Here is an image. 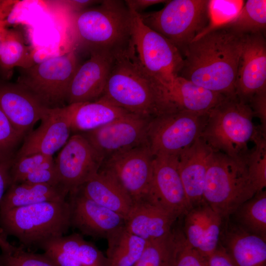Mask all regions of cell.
<instances>
[{"label": "cell", "mask_w": 266, "mask_h": 266, "mask_svg": "<svg viewBox=\"0 0 266 266\" xmlns=\"http://www.w3.org/2000/svg\"><path fill=\"white\" fill-rule=\"evenodd\" d=\"M231 216H233V222L246 231L266 238V190L257 192Z\"/></svg>", "instance_id": "obj_31"}, {"label": "cell", "mask_w": 266, "mask_h": 266, "mask_svg": "<svg viewBox=\"0 0 266 266\" xmlns=\"http://www.w3.org/2000/svg\"><path fill=\"white\" fill-rule=\"evenodd\" d=\"M250 178L257 192L266 187V135H261L245 159Z\"/></svg>", "instance_id": "obj_36"}, {"label": "cell", "mask_w": 266, "mask_h": 266, "mask_svg": "<svg viewBox=\"0 0 266 266\" xmlns=\"http://www.w3.org/2000/svg\"><path fill=\"white\" fill-rule=\"evenodd\" d=\"M1 266H57L43 253L27 251L20 246H14L10 252L0 254Z\"/></svg>", "instance_id": "obj_38"}, {"label": "cell", "mask_w": 266, "mask_h": 266, "mask_svg": "<svg viewBox=\"0 0 266 266\" xmlns=\"http://www.w3.org/2000/svg\"><path fill=\"white\" fill-rule=\"evenodd\" d=\"M208 0H167L162 9L138 13L142 22L172 43L182 56L208 23Z\"/></svg>", "instance_id": "obj_7"}, {"label": "cell", "mask_w": 266, "mask_h": 266, "mask_svg": "<svg viewBox=\"0 0 266 266\" xmlns=\"http://www.w3.org/2000/svg\"><path fill=\"white\" fill-rule=\"evenodd\" d=\"M183 216L185 240L206 259L219 244L225 219L204 200L192 206Z\"/></svg>", "instance_id": "obj_19"}, {"label": "cell", "mask_w": 266, "mask_h": 266, "mask_svg": "<svg viewBox=\"0 0 266 266\" xmlns=\"http://www.w3.org/2000/svg\"><path fill=\"white\" fill-rule=\"evenodd\" d=\"M176 232L148 242L142 255L133 266H173L176 247Z\"/></svg>", "instance_id": "obj_33"}, {"label": "cell", "mask_w": 266, "mask_h": 266, "mask_svg": "<svg viewBox=\"0 0 266 266\" xmlns=\"http://www.w3.org/2000/svg\"><path fill=\"white\" fill-rule=\"evenodd\" d=\"M150 120L129 113L96 129L81 133L103 160L147 143Z\"/></svg>", "instance_id": "obj_12"}, {"label": "cell", "mask_w": 266, "mask_h": 266, "mask_svg": "<svg viewBox=\"0 0 266 266\" xmlns=\"http://www.w3.org/2000/svg\"><path fill=\"white\" fill-rule=\"evenodd\" d=\"M167 1V0H128L125 1L130 9L138 13H140L141 10L150 6Z\"/></svg>", "instance_id": "obj_43"}, {"label": "cell", "mask_w": 266, "mask_h": 266, "mask_svg": "<svg viewBox=\"0 0 266 266\" xmlns=\"http://www.w3.org/2000/svg\"><path fill=\"white\" fill-rule=\"evenodd\" d=\"M77 51L49 58L25 68L17 83L32 92L47 107L65 106L70 82L79 65Z\"/></svg>", "instance_id": "obj_9"}, {"label": "cell", "mask_w": 266, "mask_h": 266, "mask_svg": "<svg viewBox=\"0 0 266 266\" xmlns=\"http://www.w3.org/2000/svg\"><path fill=\"white\" fill-rule=\"evenodd\" d=\"M0 266H1L0 265Z\"/></svg>", "instance_id": "obj_44"}, {"label": "cell", "mask_w": 266, "mask_h": 266, "mask_svg": "<svg viewBox=\"0 0 266 266\" xmlns=\"http://www.w3.org/2000/svg\"><path fill=\"white\" fill-rule=\"evenodd\" d=\"M54 162L60 184L69 194L99 171L103 160L81 133H75Z\"/></svg>", "instance_id": "obj_13"}, {"label": "cell", "mask_w": 266, "mask_h": 266, "mask_svg": "<svg viewBox=\"0 0 266 266\" xmlns=\"http://www.w3.org/2000/svg\"><path fill=\"white\" fill-rule=\"evenodd\" d=\"M253 112L237 96L225 97L207 113L200 137L214 151L245 160L249 144L263 133L253 123Z\"/></svg>", "instance_id": "obj_4"}, {"label": "cell", "mask_w": 266, "mask_h": 266, "mask_svg": "<svg viewBox=\"0 0 266 266\" xmlns=\"http://www.w3.org/2000/svg\"><path fill=\"white\" fill-rule=\"evenodd\" d=\"M71 120L70 104L48 108L40 126L25 136L15 158L38 153L53 156L70 138Z\"/></svg>", "instance_id": "obj_15"}, {"label": "cell", "mask_w": 266, "mask_h": 266, "mask_svg": "<svg viewBox=\"0 0 266 266\" xmlns=\"http://www.w3.org/2000/svg\"><path fill=\"white\" fill-rule=\"evenodd\" d=\"M177 218L146 200L133 203L125 219V228L147 242L163 238L173 231Z\"/></svg>", "instance_id": "obj_24"}, {"label": "cell", "mask_w": 266, "mask_h": 266, "mask_svg": "<svg viewBox=\"0 0 266 266\" xmlns=\"http://www.w3.org/2000/svg\"><path fill=\"white\" fill-rule=\"evenodd\" d=\"M69 193L61 185L20 183L7 189L0 201V211L46 201L67 200Z\"/></svg>", "instance_id": "obj_27"}, {"label": "cell", "mask_w": 266, "mask_h": 266, "mask_svg": "<svg viewBox=\"0 0 266 266\" xmlns=\"http://www.w3.org/2000/svg\"><path fill=\"white\" fill-rule=\"evenodd\" d=\"M28 53L17 33L5 29L0 38V67L4 72L16 66L30 67Z\"/></svg>", "instance_id": "obj_34"}, {"label": "cell", "mask_w": 266, "mask_h": 266, "mask_svg": "<svg viewBox=\"0 0 266 266\" xmlns=\"http://www.w3.org/2000/svg\"><path fill=\"white\" fill-rule=\"evenodd\" d=\"M13 161L0 163V201L11 185L10 168Z\"/></svg>", "instance_id": "obj_42"}, {"label": "cell", "mask_w": 266, "mask_h": 266, "mask_svg": "<svg viewBox=\"0 0 266 266\" xmlns=\"http://www.w3.org/2000/svg\"><path fill=\"white\" fill-rule=\"evenodd\" d=\"M98 100L149 120L172 113L164 87L141 66L130 48L116 56Z\"/></svg>", "instance_id": "obj_2"}, {"label": "cell", "mask_w": 266, "mask_h": 266, "mask_svg": "<svg viewBox=\"0 0 266 266\" xmlns=\"http://www.w3.org/2000/svg\"><path fill=\"white\" fill-rule=\"evenodd\" d=\"M206 260L207 266H236L220 243L217 249Z\"/></svg>", "instance_id": "obj_41"}, {"label": "cell", "mask_w": 266, "mask_h": 266, "mask_svg": "<svg viewBox=\"0 0 266 266\" xmlns=\"http://www.w3.org/2000/svg\"><path fill=\"white\" fill-rule=\"evenodd\" d=\"M10 173L11 185L23 182L59 184L53 156L42 154L14 158Z\"/></svg>", "instance_id": "obj_28"}, {"label": "cell", "mask_w": 266, "mask_h": 266, "mask_svg": "<svg viewBox=\"0 0 266 266\" xmlns=\"http://www.w3.org/2000/svg\"><path fill=\"white\" fill-rule=\"evenodd\" d=\"M68 200L46 201L0 211V231L17 238L20 246L40 248L65 235L70 227Z\"/></svg>", "instance_id": "obj_5"}, {"label": "cell", "mask_w": 266, "mask_h": 266, "mask_svg": "<svg viewBox=\"0 0 266 266\" xmlns=\"http://www.w3.org/2000/svg\"><path fill=\"white\" fill-rule=\"evenodd\" d=\"M90 56L79 65L70 82L66 95L68 104L96 101L103 93L116 56L105 52Z\"/></svg>", "instance_id": "obj_18"}, {"label": "cell", "mask_w": 266, "mask_h": 266, "mask_svg": "<svg viewBox=\"0 0 266 266\" xmlns=\"http://www.w3.org/2000/svg\"><path fill=\"white\" fill-rule=\"evenodd\" d=\"M40 248L57 266H108L106 257L80 233L53 239Z\"/></svg>", "instance_id": "obj_21"}, {"label": "cell", "mask_w": 266, "mask_h": 266, "mask_svg": "<svg viewBox=\"0 0 266 266\" xmlns=\"http://www.w3.org/2000/svg\"><path fill=\"white\" fill-rule=\"evenodd\" d=\"M173 266H207L206 259L188 244L182 232H176Z\"/></svg>", "instance_id": "obj_39"}, {"label": "cell", "mask_w": 266, "mask_h": 266, "mask_svg": "<svg viewBox=\"0 0 266 266\" xmlns=\"http://www.w3.org/2000/svg\"><path fill=\"white\" fill-rule=\"evenodd\" d=\"M244 2L242 0H209L207 4L208 25L194 40L212 30L228 24L238 15Z\"/></svg>", "instance_id": "obj_35"}, {"label": "cell", "mask_w": 266, "mask_h": 266, "mask_svg": "<svg viewBox=\"0 0 266 266\" xmlns=\"http://www.w3.org/2000/svg\"><path fill=\"white\" fill-rule=\"evenodd\" d=\"M0 108L14 128L25 136L49 108L18 83H0Z\"/></svg>", "instance_id": "obj_20"}, {"label": "cell", "mask_w": 266, "mask_h": 266, "mask_svg": "<svg viewBox=\"0 0 266 266\" xmlns=\"http://www.w3.org/2000/svg\"><path fill=\"white\" fill-rule=\"evenodd\" d=\"M153 159L146 143L111 156L103 162L100 167L115 177L133 204L147 200Z\"/></svg>", "instance_id": "obj_11"}, {"label": "cell", "mask_w": 266, "mask_h": 266, "mask_svg": "<svg viewBox=\"0 0 266 266\" xmlns=\"http://www.w3.org/2000/svg\"><path fill=\"white\" fill-rule=\"evenodd\" d=\"M207 116V114L180 111L151 119L147 141L153 156L178 155L200 137Z\"/></svg>", "instance_id": "obj_10"}, {"label": "cell", "mask_w": 266, "mask_h": 266, "mask_svg": "<svg viewBox=\"0 0 266 266\" xmlns=\"http://www.w3.org/2000/svg\"><path fill=\"white\" fill-rule=\"evenodd\" d=\"M146 200L177 219L190 209L178 172L176 156L154 157L152 179Z\"/></svg>", "instance_id": "obj_14"}, {"label": "cell", "mask_w": 266, "mask_h": 266, "mask_svg": "<svg viewBox=\"0 0 266 266\" xmlns=\"http://www.w3.org/2000/svg\"><path fill=\"white\" fill-rule=\"evenodd\" d=\"M220 243L236 266H266V238L225 219Z\"/></svg>", "instance_id": "obj_23"}, {"label": "cell", "mask_w": 266, "mask_h": 266, "mask_svg": "<svg viewBox=\"0 0 266 266\" xmlns=\"http://www.w3.org/2000/svg\"><path fill=\"white\" fill-rule=\"evenodd\" d=\"M257 191L243 159L213 151L206 172L203 200L221 217H230Z\"/></svg>", "instance_id": "obj_6"}, {"label": "cell", "mask_w": 266, "mask_h": 266, "mask_svg": "<svg viewBox=\"0 0 266 266\" xmlns=\"http://www.w3.org/2000/svg\"><path fill=\"white\" fill-rule=\"evenodd\" d=\"M68 196L71 227L77 229L82 235L106 239L125 226L123 216L87 198L79 189Z\"/></svg>", "instance_id": "obj_16"}, {"label": "cell", "mask_w": 266, "mask_h": 266, "mask_svg": "<svg viewBox=\"0 0 266 266\" xmlns=\"http://www.w3.org/2000/svg\"><path fill=\"white\" fill-rule=\"evenodd\" d=\"M245 37L223 27L193 41L184 52L178 76L225 97L236 96L235 79Z\"/></svg>", "instance_id": "obj_1"}, {"label": "cell", "mask_w": 266, "mask_h": 266, "mask_svg": "<svg viewBox=\"0 0 266 266\" xmlns=\"http://www.w3.org/2000/svg\"><path fill=\"white\" fill-rule=\"evenodd\" d=\"M247 104L253 112L254 117H257L260 121L259 126L261 132L266 134V90L253 95Z\"/></svg>", "instance_id": "obj_40"}, {"label": "cell", "mask_w": 266, "mask_h": 266, "mask_svg": "<svg viewBox=\"0 0 266 266\" xmlns=\"http://www.w3.org/2000/svg\"><path fill=\"white\" fill-rule=\"evenodd\" d=\"M25 137L14 128L0 108V163L14 160Z\"/></svg>", "instance_id": "obj_37"}, {"label": "cell", "mask_w": 266, "mask_h": 266, "mask_svg": "<svg viewBox=\"0 0 266 266\" xmlns=\"http://www.w3.org/2000/svg\"><path fill=\"white\" fill-rule=\"evenodd\" d=\"M165 89L174 112L188 111L206 114L226 97L180 76Z\"/></svg>", "instance_id": "obj_26"}, {"label": "cell", "mask_w": 266, "mask_h": 266, "mask_svg": "<svg viewBox=\"0 0 266 266\" xmlns=\"http://www.w3.org/2000/svg\"><path fill=\"white\" fill-rule=\"evenodd\" d=\"M78 189L87 198L125 219L133 205L132 199L115 177L101 167Z\"/></svg>", "instance_id": "obj_25"}, {"label": "cell", "mask_w": 266, "mask_h": 266, "mask_svg": "<svg viewBox=\"0 0 266 266\" xmlns=\"http://www.w3.org/2000/svg\"><path fill=\"white\" fill-rule=\"evenodd\" d=\"M224 27L243 34L264 33L266 29V0H247L236 17Z\"/></svg>", "instance_id": "obj_32"}, {"label": "cell", "mask_w": 266, "mask_h": 266, "mask_svg": "<svg viewBox=\"0 0 266 266\" xmlns=\"http://www.w3.org/2000/svg\"><path fill=\"white\" fill-rule=\"evenodd\" d=\"M106 239L108 266H133L148 243L128 232L124 226L113 232Z\"/></svg>", "instance_id": "obj_30"}, {"label": "cell", "mask_w": 266, "mask_h": 266, "mask_svg": "<svg viewBox=\"0 0 266 266\" xmlns=\"http://www.w3.org/2000/svg\"><path fill=\"white\" fill-rule=\"evenodd\" d=\"M235 88L237 98L247 104L255 93L266 90V40L264 33L245 34Z\"/></svg>", "instance_id": "obj_17"}, {"label": "cell", "mask_w": 266, "mask_h": 266, "mask_svg": "<svg viewBox=\"0 0 266 266\" xmlns=\"http://www.w3.org/2000/svg\"><path fill=\"white\" fill-rule=\"evenodd\" d=\"M213 151L200 137L176 156L178 172L191 207L203 200L208 162Z\"/></svg>", "instance_id": "obj_22"}, {"label": "cell", "mask_w": 266, "mask_h": 266, "mask_svg": "<svg viewBox=\"0 0 266 266\" xmlns=\"http://www.w3.org/2000/svg\"><path fill=\"white\" fill-rule=\"evenodd\" d=\"M67 18L70 49L116 56L130 47L132 14L125 1L103 0L98 6L70 13Z\"/></svg>", "instance_id": "obj_3"}, {"label": "cell", "mask_w": 266, "mask_h": 266, "mask_svg": "<svg viewBox=\"0 0 266 266\" xmlns=\"http://www.w3.org/2000/svg\"><path fill=\"white\" fill-rule=\"evenodd\" d=\"M130 10L132 14L131 51L149 74L165 88L170 86L183 66L182 54L167 39L146 26L138 13Z\"/></svg>", "instance_id": "obj_8"}, {"label": "cell", "mask_w": 266, "mask_h": 266, "mask_svg": "<svg viewBox=\"0 0 266 266\" xmlns=\"http://www.w3.org/2000/svg\"><path fill=\"white\" fill-rule=\"evenodd\" d=\"M69 104L72 111V132L77 133L96 129L130 113L100 100Z\"/></svg>", "instance_id": "obj_29"}]
</instances>
